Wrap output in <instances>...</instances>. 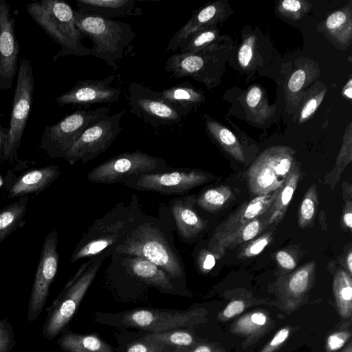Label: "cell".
<instances>
[{
  "instance_id": "cell-41",
  "label": "cell",
  "mask_w": 352,
  "mask_h": 352,
  "mask_svg": "<svg viewBox=\"0 0 352 352\" xmlns=\"http://www.w3.org/2000/svg\"><path fill=\"white\" fill-rule=\"evenodd\" d=\"M346 16L342 11L331 14L327 19L326 25L330 30H334L342 25L346 21Z\"/></svg>"
},
{
  "instance_id": "cell-15",
  "label": "cell",
  "mask_w": 352,
  "mask_h": 352,
  "mask_svg": "<svg viewBox=\"0 0 352 352\" xmlns=\"http://www.w3.org/2000/svg\"><path fill=\"white\" fill-rule=\"evenodd\" d=\"M116 75L102 79L80 80L69 91L56 98L60 106L71 105L78 109H88L98 104H110L117 102L122 93L120 87H112Z\"/></svg>"
},
{
  "instance_id": "cell-42",
  "label": "cell",
  "mask_w": 352,
  "mask_h": 352,
  "mask_svg": "<svg viewBox=\"0 0 352 352\" xmlns=\"http://www.w3.org/2000/svg\"><path fill=\"white\" fill-rule=\"evenodd\" d=\"M252 57V49L249 43H244L240 48L238 58L239 63L243 67H246L250 63Z\"/></svg>"
},
{
  "instance_id": "cell-34",
  "label": "cell",
  "mask_w": 352,
  "mask_h": 352,
  "mask_svg": "<svg viewBox=\"0 0 352 352\" xmlns=\"http://www.w3.org/2000/svg\"><path fill=\"white\" fill-rule=\"evenodd\" d=\"M170 349L172 348L162 343L143 336L130 344L126 352H165Z\"/></svg>"
},
{
  "instance_id": "cell-50",
  "label": "cell",
  "mask_w": 352,
  "mask_h": 352,
  "mask_svg": "<svg viewBox=\"0 0 352 352\" xmlns=\"http://www.w3.org/2000/svg\"><path fill=\"white\" fill-rule=\"evenodd\" d=\"M251 320L254 324L262 326L265 324L267 318L263 313L257 312L252 315Z\"/></svg>"
},
{
  "instance_id": "cell-36",
  "label": "cell",
  "mask_w": 352,
  "mask_h": 352,
  "mask_svg": "<svg viewBox=\"0 0 352 352\" xmlns=\"http://www.w3.org/2000/svg\"><path fill=\"white\" fill-rule=\"evenodd\" d=\"M272 240L270 233H266L247 245L239 254L241 258H249L260 254Z\"/></svg>"
},
{
  "instance_id": "cell-13",
  "label": "cell",
  "mask_w": 352,
  "mask_h": 352,
  "mask_svg": "<svg viewBox=\"0 0 352 352\" xmlns=\"http://www.w3.org/2000/svg\"><path fill=\"white\" fill-rule=\"evenodd\" d=\"M60 175L58 166H33L28 161H21L8 171L3 180L6 197L14 199L37 195L44 191Z\"/></svg>"
},
{
  "instance_id": "cell-47",
  "label": "cell",
  "mask_w": 352,
  "mask_h": 352,
  "mask_svg": "<svg viewBox=\"0 0 352 352\" xmlns=\"http://www.w3.org/2000/svg\"><path fill=\"white\" fill-rule=\"evenodd\" d=\"M289 332V329L286 328L282 329L278 331L274 338L272 340L270 346H276L282 344L288 338Z\"/></svg>"
},
{
  "instance_id": "cell-19",
  "label": "cell",
  "mask_w": 352,
  "mask_h": 352,
  "mask_svg": "<svg viewBox=\"0 0 352 352\" xmlns=\"http://www.w3.org/2000/svg\"><path fill=\"white\" fill-rule=\"evenodd\" d=\"M78 10L88 14L113 20L142 16V9L135 0H76Z\"/></svg>"
},
{
  "instance_id": "cell-12",
  "label": "cell",
  "mask_w": 352,
  "mask_h": 352,
  "mask_svg": "<svg viewBox=\"0 0 352 352\" xmlns=\"http://www.w3.org/2000/svg\"><path fill=\"white\" fill-rule=\"evenodd\" d=\"M58 233L54 230L45 236L36 267L28 305L27 319L35 321L42 312L59 263Z\"/></svg>"
},
{
  "instance_id": "cell-6",
  "label": "cell",
  "mask_w": 352,
  "mask_h": 352,
  "mask_svg": "<svg viewBox=\"0 0 352 352\" xmlns=\"http://www.w3.org/2000/svg\"><path fill=\"white\" fill-rule=\"evenodd\" d=\"M110 112L107 107L78 109L56 124L45 126L39 146L50 158H64L82 133Z\"/></svg>"
},
{
  "instance_id": "cell-37",
  "label": "cell",
  "mask_w": 352,
  "mask_h": 352,
  "mask_svg": "<svg viewBox=\"0 0 352 352\" xmlns=\"http://www.w3.org/2000/svg\"><path fill=\"white\" fill-rule=\"evenodd\" d=\"M197 263L201 271L208 272L216 263L215 256L210 250L201 251L198 256Z\"/></svg>"
},
{
  "instance_id": "cell-20",
  "label": "cell",
  "mask_w": 352,
  "mask_h": 352,
  "mask_svg": "<svg viewBox=\"0 0 352 352\" xmlns=\"http://www.w3.org/2000/svg\"><path fill=\"white\" fill-rule=\"evenodd\" d=\"M190 197L176 198L172 201L171 211L180 235L190 240L202 232L206 221L201 219L192 207Z\"/></svg>"
},
{
  "instance_id": "cell-21",
  "label": "cell",
  "mask_w": 352,
  "mask_h": 352,
  "mask_svg": "<svg viewBox=\"0 0 352 352\" xmlns=\"http://www.w3.org/2000/svg\"><path fill=\"white\" fill-rule=\"evenodd\" d=\"M264 226L265 221L263 223L256 218L236 230L212 236L209 244L210 251L216 258H220L226 250L233 249L255 238L262 231Z\"/></svg>"
},
{
  "instance_id": "cell-30",
  "label": "cell",
  "mask_w": 352,
  "mask_h": 352,
  "mask_svg": "<svg viewBox=\"0 0 352 352\" xmlns=\"http://www.w3.org/2000/svg\"><path fill=\"white\" fill-rule=\"evenodd\" d=\"M144 337L162 343L171 348H190L195 340L192 335L184 330H169L162 332L150 333Z\"/></svg>"
},
{
  "instance_id": "cell-11",
  "label": "cell",
  "mask_w": 352,
  "mask_h": 352,
  "mask_svg": "<svg viewBox=\"0 0 352 352\" xmlns=\"http://www.w3.org/2000/svg\"><path fill=\"white\" fill-rule=\"evenodd\" d=\"M125 111L107 115L87 128L67 151L64 159L70 164L94 160L105 152L121 131L120 122Z\"/></svg>"
},
{
  "instance_id": "cell-31",
  "label": "cell",
  "mask_w": 352,
  "mask_h": 352,
  "mask_svg": "<svg viewBox=\"0 0 352 352\" xmlns=\"http://www.w3.org/2000/svg\"><path fill=\"white\" fill-rule=\"evenodd\" d=\"M351 161V146L350 142L349 145H343L337 157L335 168L325 177V183L329 184L332 189L340 180L342 173Z\"/></svg>"
},
{
  "instance_id": "cell-49",
  "label": "cell",
  "mask_w": 352,
  "mask_h": 352,
  "mask_svg": "<svg viewBox=\"0 0 352 352\" xmlns=\"http://www.w3.org/2000/svg\"><path fill=\"white\" fill-rule=\"evenodd\" d=\"M8 128H4L0 123V157L2 159L8 135Z\"/></svg>"
},
{
  "instance_id": "cell-10",
  "label": "cell",
  "mask_w": 352,
  "mask_h": 352,
  "mask_svg": "<svg viewBox=\"0 0 352 352\" xmlns=\"http://www.w3.org/2000/svg\"><path fill=\"white\" fill-rule=\"evenodd\" d=\"M294 163V151L276 146L263 152L248 170V186L256 196L271 193L283 185Z\"/></svg>"
},
{
  "instance_id": "cell-54",
  "label": "cell",
  "mask_w": 352,
  "mask_h": 352,
  "mask_svg": "<svg viewBox=\"0 0 352 352\" xmlns=\"http://www.w3.org/2000/svg\"><path fill=\"white\" fill-rule=\"evenodd\" d=\"M2 159L0 157V164H1V162ZM3 185V179L1 178V175H0V187Z\"/></svg>"
},
{
  "instance_id": "cell-33",
  "label": "cell",
  "mask_w": 352,
  "mask_h": 352,
  "mask_svg": "<svg viewBox=\"0 0 352 352\" xmlns=\"http://www.w3.org/2000/svg\"><path fill=\"white\" fill-rule=\"evenodd\" d=\"M334 289L338 300L351 305L352 287L351 276L342 269L338 271L334 279Z\"/></svg>"
},
{
  "instance_id": "cell-40",
  "label": "cell",
  "mask_w": 352,
  "mask_h": 352,
  "mask_svg": "<svg viewBox=\"0 0 352 352\" xmlns=\"http://www.w3.org/2000/svg\"><path fill=\"white\" fill-rule=\"evenodd\" d=\"M276 258L278 264L286 270H293L296 265L294 257L285 250H280L276 254Z\"/></svg>"
},
{
  "instance_id": "cell-53",
  "label": "cell",
  "mask_w": 352,
  "mask_h": 352,
  "mask_svg": "<svg viewBox=\"0 0 352 352\" xmlns=\"http://www.w3.org/2000/svg\"><path fill=\"white\" fill-rule=\"evenodd\" d=\"M189 350L190 349L188 348L180 347V348L174 349L170 352H189Z\"/></svg>"
},
{
  "instance_id": "cell-2",
  "label": "cell",
  "mask_w": 352,
  "mask_h": 352,
  "mask_svg": "<svg viewBox=\"0 0 352 352\" xmlns=\"http://www.w3.org/2000/svg\"><path fill=\"white\" fill-rule=\"evenodd\" d=\"M129 207L119 204L102 218L94 221L77 243L70 261L97 256L106 257L126 238L138 223Z\"/></svg>"
},
{
  "instance_id": "cell-45",
  "label": "cell",
  "mask_w": 352,
  "mask_h": 352,
  "mask_svg": "<svg viewBox=\"0 0 352 352\" xmlns=\"http://www.w3.org/2000/svg\"><path fill=\"white\" fill-rule=\"evenodd\" d=\"M345 333L331 335L328 338V346L332 351L338 350L343 346L345 342Z\"/></svg>"
},
{
  "instance_id": "cell-38",
  "label": "cell",
  "mask_w": 352,
  "mask_h": 352,
  "mask_svg": "<svg viewBox=\"0 0 352 352\" xmlns=\"http://www.w3.org/2000/svg\"><path fill=\"white\" fill-rule=\"evenodd\" d=\"M306 75L303 70L296 71L290 77L288 82V88L292 92L298 91L305 81Z\"/></svg>"
},
{
  "instance_id": "cell-43",
  "label": "cell",
  "mask_w": 352,
  "mask_h": 352,
  "mask_svg": "<svg viewBox=\"0 0 352 352\" xmlns=\"http://www.w3.org/2000/svg\"><path fill=\"white\" fill-rule=\"evenodd\" d=\"M245 305L241 300H234L230 302L223 311V315L226 318H232L241 314L244 309Z\"/></svg>"
},
{
  "instance_id": "cell-27",
  "label": "cell",
  "mask_w": 352,
  "mask_h": 352,
  "mask_svg": "<svg viewBox=\"0 0 352 352\" xmlns=\"http://www.w3.org/2000/svg\"><path fill=\"white\" fill-rule=\"evenodd\" d=\"M206 128L210 133L235 160L244 162V155L235 135L228 129L223 127L209 118L206 120Z\"/></svg>"
},
{
  "instance_id": "cell-24",
  "label": "cell",
  "mask_w": 352,
  "mask_h": 352,
  "mask_svg": "<svg viewBox=\"0 0 352 352\" xmlns=\"http://www.w3.org/2000/svg\"><path fill=\"white\" fill-rule=\"evenodd\" d=\"M130 272L140 280L163 290L173 288L170 276L151 261L135 256L127 261Z\"/></svg>"
},
{
  "instance_id": "cell-39",
  "label": "cell",
  "mask_w": 352,
  "mask_h": 352,
  "mask_svg": "<svg viewBox=\"0 0 352 352\" xmlns=\"http://www.w3.org/2000/svg\"><path fill=\"white\" fill-rule=\"evenodd\" d=\"M323 94H322L321 96H318L315 98H313L307 101V102L302 108L300 113L301 121L306 120L315 112L322 99Z\"/></svg>"
},
{
  "instance_id": "cell-48",
  "label": "cell",
  "mask_w": 352,
  "mask_h": 352,
  "mask_svg": "<svg viewBox=\"0 0 352 352\" xmlns=\"http://www.w3.org/2000/svg\"><path fill=\"white\" fill-rule=\"evenodd\" d=\"M281 6L287 11L296 12L301 8V2L298 0H285L282 1Z\"/></svg>"
},
{
  "instance_id": "cell-5",
  "label": "cell",
  "mask_w": 352,
  "mask_h": 352,
  "mask_svg": "<svg viewBox=\"0 0 352 352\" xmlns=\"http://www.w3.org/2000/svg\"><path fill=\"white\" fill-rule=\"evenodd\" d=\"M114 252L144 258L171 278L183 276L182 262L162 230L151 223H138Z\"/></svg>"
},
{
  "instance_id": "cell-3",
  "label": "cell",
  "mask_w": 352,
  "mask_h": 352,
  "mask_svg": "<svg viewBox=\"0 0 352 352\" xmlns=\"http://www.w3.org/2000/svg\"><path fill=\"white\" fill-rule=\"evenodd\" d=\"M74 22L85 38H89L93 47L91 54L104 60L114 70L117 61L124 57L125 51L135 37L131 25L127 23L106 19L74 10Z\"/></svg>"
},
{
  "instance_id": "cell-35",
  "label": "cell",
  "mask_w": 352,
  "mask_h": 352,
  "mask_svg": "<svg viewBox=\"0 0 352 352\" xmlns=\"http://www.w3.org/2000/svg\"><path fill=\"white\" fill-rule=\"evenodd\" d=\"M16 343L12 324L7 318L0 319V352H10Z\"/></svg>"
},
{
  "instance_id": "cell-1",
  "label": "cell",
  "mask_w": 352,
  "mask_h": 352,
  "mask_svg": "<svg viewBox=\"0 0 352 352\" xmlns=\"http://www.w3.org/2000/svg\"><path fill=\"white\" fill-rule=\"evenodd\" d=\"M74 9L66 1L41 0L26 5L32 19L59 46L53 60L65 56L91 55V49L83 45L84 36L74 22Z\"/></svg>"
},
{
  "instance_id": "cell-52",
  "label": "cell",
  "mask_w": 352,
  "mask_h": 352,
  "mask_svg": "<svg viewBox=\"0 0 352 352\" xmlns=\"http://www.w3.org/2000/svg\"><path fill=\"white\" fill-rule=\"evenodd\" d=\"M351 80H350L349 82V87L344 89V94L346 96L349 98H352V89H351Z\"/></svg>"
},
{
  "instance_id": "cell-51",
  "label": "cell",
  "mask_w": 352,
  "mask_h": 352,
  "mask_svg": "<svg viewBox=\"0 0 352 352\" xmlns=\"http://www.w3.org/2000/svg\"><path fill=\"white\" fill-rule=\"evenodd\" d=\"M346 265L348 270L349 275L351 276L352 274V252L350 250L346 257Z\"/></svg>"
},
{
  "instance_id": "cell-32",
  "label": "cell",
  "mask_w": 352,
  "mask_h": 352,
  "mask_svg": "<svg viewBox=\"0 0 352 352\" xmlns=\"http://www.w3.org/2000/svg\"><path fill=\"white\" fill-rule=\"evenodd\" d=\"M315 262L311 261L298 270L289 281V288L294 294L304 292L309 285L311 274L314 271Z\"/></svg>"
},
{
  "instance_id": "cell-14",
  "label": "cell",
  "mask_w": 352,
  "mask_h": 352,
  "mask_svg": "<svg viewBox=\"0 0 352 352\" xmlns=\"http://www.w3.org/2000/svg\"><path fill=\"white\" fill-rule=\"evenodd\" d=\"M209 179L206 173L197 170L176 169L132 177L123 184L138 190L162 194H182L200 186Z\"/></svg>"
},
{
  "instance_id": "cell-23",
  "label": "cell",
  "mask_w": 352,
  "mask_h": 352,
  "mask_svg": "<svg viewBox=\"0 0 352 352\" xmlns=\"http://www.w3.org/2000/svg\"><path fill=\"white\" fill-rule=\"evenodd\" d=\"M299 178V168L296 162H294L283 185L278 190L276 199L267 211L265 219V226L278 222L282 219L297 188Z\"/></svg>"
},
{
  "instance_id": "cell-44",
  "label": "cell",
  "mask_w": 352,
  "mask_h": 352,
  "mask_svg": "<svg viewBox=\"0 0 352 352\" xmlns=\"http://www.w3.org/2000/svg\"><path fill=\"white\" fill-rule=\"evenodd\" d=\"M342 221L344 227L349 230H351L352 228V201L351 199L345 201V206L344 208Z\"/></svg>"
},
{
  "instance_id": "cell-17",
  "label": "cell",
  "mask_w": 352,
  "mask_h": 352,
  "mask_svg": "<svg viewBox=\"0 0 352 352\" xmlns=\"http://www.w3.org/2000/svg\"><path fill=\"white\" fill-rule=\"evenodd\" d=\"M196 311H182L155 309H138L125 314V325L155 332L186 327L197 316Z\"/></svg>"
},
{
  "instance_id": "cell-22",
  "label": "cell",
  "mask_w": 352,
  "mask_h": 352,
  "mask_svg": "<svg viewBox=\"0 0 352 352\" xmlns=\"http://www.w3.org/2000/svg\"><path fill=\"white\" fill-rule=\"evenodd\" d=\"M157 95L182 118L194 111L203 100L202 95L188 82L157 91Z\"/></svg>"
},
{
  "instance_id": "cell-46",
  "label": "cell",
  "mask_w": 352,
  "mask_h": 352,
  "mask_svg": "<svg viewBox=\"0 0 352 352\" xmlns=\"http://www.w3.org/2000/svg\"><path fill=\"white\" fill-rule=\"evenodd\" d=\"M261 98V91L257 87H252L248 93L246 102L250 107H255Z\"/></svg>"
},
{
  "instance_id": "cell-29",
  "label": "cell",
  "mask_w": 352,
  "mask_h": 352,
  "mask_svg": "<svg viewBox=\"0 0 352 352\" xmlns=\"http://www.w3.org/2000/svg\"><path fill=\"white\" fill-rule=\"evenodd\" d=\"M318 205L317 188L312 184L302 199L298 213V225L302 229L310 228L314 223Z\"/></svg>"
},
{
  "instance_id": "cell-16",
  "label": "cell",
  "mask_w": 352,
  "mask_h": 352,
  "mask_svg": "<svg viewBox=\"0 0 352 352\" xmlns=\"http://www.w3.org/2000/svg\"><path fill=\"white\" fill-rule=\"evenodd\" d=\"M19 45L9 4L0 0V91L11 88L19 69Z\"/></svg>"
},
{
  "instance_id": "cell-8",
  "label": "cell",
  "mask_w": 352,
  "mask_h": 352,
  "mask_svg": "<svg viewBox=\"0 0 352 352\" xmlns=\"http://www.w3.org/2000/svg\"><path fill=\"white\" fill-rule=\"evenodd\" d=\"M171 170L162 158L139 150L118 155L92 169L87 179L92 183L123 184L128 179L142 174Z\"/></svg>"
},
{
  "instance_id": "cell-26",
  "label": "cell",
  "mask_w": 352,
  "mask_h": 352,
  "mask_svg": "<svg viewBox=\"0 0 352 352\" xmlns=\"http://www.w3.org/2000/svg\"><path fill=\"white\" fill-rule=\"evenodd\" d=\"M28 200L29 196L19 197L0 210V243L25 224Z\"/></svg>"
},
{
  "instance_id": "cell-28",
  "label": "cell",
  "mask_w": 352,
  "mask_h": 352,
  "mask_svg": "<svg viewBox=\"0 0 352 352\" xmlns=\"http://www.w3.org/2000/svg\"><path fill=\"white\" fill-rule=\"evenodd\" d=\"M232 196L233 193L230 187L221 186L202 192L196 203L203 210L215 212L222 209L231 200Z\"/></svg>"
},
{
  "instance_id": "cell-7",
  "label": "cell",
  "mask_w": 352,
  "mask_h": 352,
  "mask_svg": "<svg viewBox=\"0 0 352 352\" xmlns=\"http://www.w3.org/2000/svg\"><path fill=\"white\" fill-rule=\"evenodd\" d=\"M16 85L2 160L14 162L18 159L22 137L29 118L34 90L33 68L28 59L19 60Z\"/></svg>"
},
{
  "instance_id": "cell-4",
  "label": "cell",
  "mask_w": 352,
  "mask_h": 352,
  "mask_svg": "<svg viewBox=\"0 0 352 352\" xmlns=\"http://www.w3.org/2000/svg\"><path fill=\"white\" fill-rule=\"evenodd\" d=\"M104 258L97 256L82 264L46 309L47 314L42 328L44 338L50 340L63 332L76 313Z\"/></svg>"
},
{
  "instance_id": "cell-55",
  "label": "cell",
  "mask_w": 352,
  "mask_h": 352,
  "mask_svg": "<svg viewBox=\"0 0 352 352\" xmlns=\"http://www.w3.org/2000/svg\"><path fill=\"white\" fill-rule=\"evenodd\" d=\"M0 291H1V287H0Z\"/></svg>"
},
{
  "instance_id": "cell-25",
  "label": "cell",
  "mask_w": 352,
  "mask_h": 352,
  "mask_svg": "<svg viewBox=\"0 0 352 352\" xmlns=\"http://www.w3.org/2000/svg\"><path fill=\"white\" fill-rule=\"evenodd\" d=\"M57 343L65 352H113L108 344L95 335L65 332Z\"/></svg>"
},
{
  "instance_id": "cell-9",
  "label": "cell",
  "mask_w": 352,
  "mask_h": 352,
  "mask_svg": "<svg viewBox=\"0 0 352 352\" xmlns=\"http://www.w3.org/2000/svg\"><path fill=\"white\" fill-rule=\"evenodd\" d=\"M127 91L129 112L156 134L173 131L182 127L184 118L162 101L157 91L139 82H131Z\"/></svg>"
},
{
  "instance_id": "cell-18",
  "label": "cell",
  "mask_w": 352,
  "mask_h": 352,
  "mask_svg": "<svg viewBox=\"0 0 352 352\" xmlns=\"http://www.w3.org/2000/svg\"><path fill=\"white\" fill-rule=\"evenodd\" d=\"M278 190L267 195L256 196L250 202L244 204L217 226L213 236L236 230L266 212L276 199Z\"/></svg>"
}]
</instances>
